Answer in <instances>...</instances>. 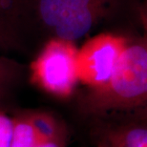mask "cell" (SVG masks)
I'll return each instance as SVG.
<instances>
[{"label":"cell","instance_id":"obj_1","mask_svg":"<svg viewBox=\"0 0 147 147\" xmlns=\"http://www.w3.org/2000/svg\"><path fill=\"white\" fill-rule=\"evenodd\" d=\"M147 45L145 39L130 41L110 79L88 89L78 98L79 110L94 119L146 110Z\"/></svg>","mask_w":147,"mask_h":147},{"label":"cell","instance_id":"obj_4","mask_svg":"<svg viewBox=\"0 0 147 147\" xmlns=\"http://www.w3.org/2000/svg\"><path fill=\"white\" fill-rule=\"evenodd\" d=\"M128 42L125 36L113 33H101L87 39L76 53L78 80L88 89L103 86L113 75Z\"/></svg>","mask_w":147,"mask_h":147},{"label":"cell","instance_id":"obj_9","mask_svg":"<svg viewBox=\"0 0 147 147\" xmlns=\"http://www.w3.org/2000/svg\"><path fill=\"white\" fill-rule=\"evenodd\" d=\"M13 131V117L0 110V147H11Z\"/></svg>","mask_w":147,"mask_h":147},{"label":"cell","instance_id":"obj_3","mask_svg":"<svg viewBox=\"0 0 147 147\" xmlns=\"http://www.w3.org/2000/svg\"><path fill=\"white\" fill-rule=\"evenodd\" d=\"M76 53L78 48L74 41L54 36L32 63L33 83L55 98H70L78 82Z\"/></svg>","mask_w":147,"mask_h":147},{"label":"cell","instance_id":"obj_7","mask_svg":"<svg viewBox=\"0 0 147 147\" xmlns=\"http://www.w3.org/2000/svg\"><path fill=\"white\" fill-rule=\"evenodd\" d=\"M24 13V0H0V53L21 46Z\"/></svg>","mask_w":147,"mask_h":147},{"label":"cell","instance_id":"obj_2","mask_svg":"<svg viewBox=\"0 0 147 147\" xmlns=\"http://www.w3.org/2000/svg\"><path fill=\"white\" fill-rule=\"evenodd\" d=\"M122 0H36L42 25L55 37L75 42L116 16Z\"/></svg>","mask_w":147,"mask_h":147},{"label":"cell","instance_id":"obj_6","mask_svg":"<svg viewBox=\"0 0 147 147\" xmlns=\"http://www.w3.org/2000/svg\"><path fill=\"white\" fill-rule=\"evenodd\" d=\"M146 110L96 119V147H147Z\"/></svg>","mask_w":147,"mask_h":147},{"label":"cell","instance_id":"obj_5","mask_svg":"<svg viewBox=\"0 0 147 147\" xmlns=\"http://www.w3.org/2000/svg\"><path fill=\"white\" fill-rule=\"evenodd\" d=\"M13 117L11 147H67V129L52 113L27 110Z\"/></svg>","mask_w":147,"mask_h":147},{"label":"cell","instance_id":"obj_8","mask_svg":"<svg viewBox=\"0 0 147 147\" xmlns=\"http://www.w3.org/2000/svg\"><path fill=\"white\" fill-rule=\"evenodd\" d=\"M21 71V66L11 58L0 55V98L13 84Z\"/></svg>","mask_w":147,"mask_h":147}]
</instances>
